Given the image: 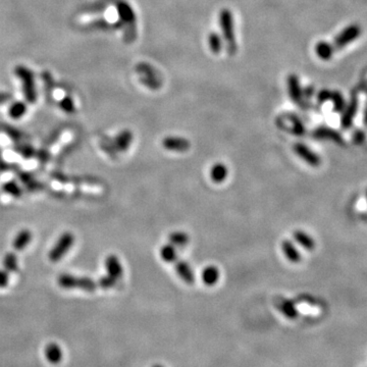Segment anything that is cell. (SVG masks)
<instances>
[{
	"label": "cell",
	"instance_id": "1",
	"mask_svg": "<svg viewBox=\"0 0 367 367\" xmlns=\"http://www.w3.org/2000/svg\"><path fill=\"white\" fill-rule=\"evenodd\" d=\"M15 75L20 79L23 86V93L25 99L28 103H36L37 101V90L35 84L34 73L25 65H17L15 69Z\"/></svg>",
	"mask_w": 367,
	"mask_h": 367
},
{
	"label": "cell",
	"instance_id": "2",
	"mask_svg": "<svg viewBox=\"0 0 367 367\" xmlns=\"http://www.w3.org/2000/svg\"><path fill=\"white\" fill-rule=\"evenodd\" d=\"M57 283L60 288L67 290L79 289L85 292H94L97 288V284L90 278H79L68 273L60 274L57 279Z\"/></svg>",
	"mask_w": 367,
	"mask_h": 367
},
{
	"label": "cell",
	"instance_id": "3",
	"mask_svg": "<svg viewBox=\"0 0 367 367\" xmlns=\"http://www.w3.org/2000/svg\"><path fill=\"white\" fill-rule=\"evenodd\" d=\"M116 8H117V14H119V17L121 20L120 22L122 23V25L126 26L125 40L127 42H132L136 37L135 12L133 8L125 1H121L117 3Z\"/></svg>",
	"mask_w": 367,
	"mask_h": 367
},
{
	"label": "cell",
	"instance_id": "4",
	"mask_svg": "<svg viewBox=\"0 0 367 367\" xmlns=\"http://www.w3.org/2000/svg\"><path fill=\"white\" fill-rule=\"evenodd\" d=\"M362 29L358 24H351L346 27L343 31H341L332 44L335 52L343 49L347 45L351 44L361 36Z\"/></svg>",
	"mask_w": 367,
	"mask_h": 367
},
{
	"label": "cell",
	"instance_id": "5",
	"mask_svg": "<svg viewBox=\"0 0 367 367\" xmlns=\"http://www.w3.org/2000/svg\"><path fill=\"white\" fill-rule=\"evenodd\" d=\"M74 243H75V236L70 232L63 233L59 237L58 241L53 246V248L50 250L48 254L49 260L51 262H53V263L58 262L65 254L70 251V249L73 247Z\"/></svg>",
	"mask_w": 367,
	"mask_h": 367
},
{
	"label": "cell",
	"instance_id": "6",
	"mask_svg": "<svg viewBox=\"0 0 367 367\" xmlns=\"http://www.w3.org/2000/svg\"><path fill=\"white\" fill-rule=\"evenodd\" d=\"M219 24L224 34V38L227 42L228 49L231 53H235L236 51V41H235V32H234V20L233 15L229 9H224L219 15Z\"/></svg>",
	"mask_w": 367,
	"mask_h": 367
},
{
	"label": "cell",
	"instance_id": "7",
	"mask_svg": "<svg viewBox=\"0 0 367 367\" xmlns=\"http://www.w3.org/2000/svg\"><path fill=\"white\" fill-rule=\"evenodd\" d=\"M288 89H289V95L293 102L297 103L301 108H306L307 104L304 101L303 90L300 87L299 79L296 75H290L288 78Z\"/></svg>",
	"mask_w": 367,
	"mask_h": 367
},
{
	"label": "cell",
	"instance_id": "8",
	"mask_svg": "<svg viewBox=\"0 0 367 367\" xmlns=\"http://www.w3.org/2000/svg\"><path fill=\"white\" fill-rule=\"evenodd\" d=\"M294 150L300 158H302L310 166L318 167L321 164V158L319 155L311 150L305 144L297 143L294 146Z\"/></svg>",
	"mask_w": 367,
	"mask_h": 367
},
{
	"label": "cell",
	"instance_id": "9",
	"mask_svg": "<svg viewBox=\"0 0 367 367\" xmlns=\"http://www.w3.org/2000/svg\"><path fill=\"white\" fill-rule=\"evenodd\" d=\"M358 106H359V102H358V97L356 94H353L350 102L348 105L345 106L344 110L342 111V117H341V126H342L344 129H349L353 125V121L355 119V116L358 111Z\"/></svg>",
	"mask_w": 367,
	"mask_h": 367
},
{
	"label": "cell",
	"instance_id": "10",
	"mask_svg": "<svg viewBox=\"0 0 367 367\" xmlns=\"http://www.w3.org/2000/svg\"><path fill=\"white\" fill-rule=\"evenodd\" d=\"M162 145L166 150L176 152H185L189 150L191 144L185 138L181 137H166L162 141Z\"/></svg>",
	"mask_w": 367,
	"mask_h": 367
},
{
	"label": "cell",
	"instance_id": "11",
	"mask_svg": "<svg viewBox=\"0 0 367 367\" xmlns=\"http://www.w3.org/2000/svg\"><path fill=\"white\" fill-rule=\"evenodd\" d=\"M105 268L107 270V274L109 277L113 278L114 280H120L123 277L124 269L121 264L120 259L115 255H109L105 259Z\"/></svg>",
	"mask_w": 367,
	"mask_h": 367
},
{
	"label": "cell",
	"instance_id": "12",
	"mask_svg": "<svg viewBox=\"0 0 367 367\" xmlns=\"http://www.w3.org/2000/svg\"><path fill=\"white\" fill-rule=\"evenodd\" d=\"M133 142V134L129 130L122 131L113 140V146L116 151L125 152L130 148V145Z\"/></svg>",
	"mask_w": 367,
	"mask_h": 367
},
{
	"label": "cell",
	"instance_id": "13",
	"mask_svg": "<svg viewBox=\"0 0 367 367\" xmlns=\"http://www.w3.org/2000/svg\"><path fill=\"white\" fill-rule=\"evenodd\" d=\"M282 250L288 260L291 261L292 263H299L301 261L300 252L290 240H285L282 242Z\"/></svg>",
	"mask_w": 367,
	"mask_h": 367
},
{
	"label": "cell",
	"instance_id": "14",
	"mask_svg": "<svg viewBox=\"0 0 367 367\" xmlns=\"http://www.w3.org/2000/svg\"><path fill=\"white\" fill-rule=\"evenodd\" d=\"M41 79L43 81L44 85V92H45V96L48 102L52 103L53 102V92L55 88V82L54 79L52 77L51 73L48 71H44L41 74Z\"/></svg>",
	"mask_w": 367,
	"mask_h": 367
},
{
	"label": "cell",
	"instance_id": "15",
	"mask_svg": "<svg viewBox=\"0 0 367 367\" xmlns=\"http://www.w3.org/2000/svg\"><path fill=\"white\" fill-rule=\"evenodd\" d=\"M122 26L123 25H122L121 22H117L116 24H110L105 20L99 19V20H95L93 22L87 24L84 29H86L88 31H90V30L105 31V30H111V29H119V28L122 27Z\"/></svg>",
	"mask_w": 367,
	"mask_h": 367
},
{
	"label": "cell",
	"instance_id": "16",
	"mask_svg": "<svg viewBox=\"0 0 367 367\" xmlns=\"http://www.w3.org/2000/svg\"><path fill=\"white\" fill-rule=\"evenodd\" d=\"M176 271L179 277L187 284H193L195 277L191 266L185 261H179L176 264Z\"/></svg>",
	"mask_w": 367,
	"mask_h": 367
},
{
	"label": "cell",
	"instance_id": "17",
	"mask_svg": "<svg viewBox=\"0 0 367 367\" xmlns=\"http://www.w3.org/2000/svg\"><path fill=\"white\" fill-rule=\"evenodd\" d=\"M45 357L51 364H58L62 359L61 348L55 343L48 344L45 347Z\"/></svg>",
	"mask_w": 367,
	"mask_h": 367
},
{
	"label": "cell",
	"instance_id": "18",
	"mask_svg": "<svg viewBox=\"0 0 367 367\" xmlns=\"http://www.w3.org/2000/svg\"><path fill=\"white\" fill-rule=\"evenodd\" d=\"M32 240V233L29 230H22L14 239L12 242V246H14L15 250L22 251L24 249L29 245V243Z\"/></svg>",
	"mask_w": 367,
	"mask_h": 367
},
{
	"label": "cell",
	"instance_id": "19",
	"mask_svg": "<svg viewBox=\"0 0 367 367\" xmlns=\"http://www.w3.org/2000/svg\"><path fill=\"white\" fill-rule=\"evenodd\" d=\"M313 136L317 139H330L338 143H342V137H341V135L337 131L330 128H318L313 132Z\"/></svg>",
	"mask_w": 367,
	"mask_h": 367
},
{
	"label": "cell",
	"instance_id": "20",
	"mask_svg": "<svg viewBox=\"0 0 367 367\" xmlns=\"http://www.w3.org/2000/svg\"><path fill=\"white\" fill-rule=\"evenodd\" d=\"M294 239L300 246H302L304 249H306V250L312 251L313 249L315 248V241L313 240L311 236H309L307 233L303 231H296L294 233Z\"/></svg>",
	"mask_w": 367,
	"mask_h": 367
},
{
	"label": "cell",
	"instance_id": "21",
	"mask_svg": "<svg viewBox=\"0 0 367 367\" xmlns=\"http://www.w3.org/2000/svg\"><path fill=\"white\" fill-rule=\"evenodd\" d=\"M315 53L321 60H330L332 59L335 50L331 43H327L325 41H320L315 45Z\"/></svg>",
	"mask_w": 367,
	"mask_h": 367
},
{
	"label": "cell",
	"instance_id": "22",
	"mask_svg": "<svg viewBox=\"0 0 367 367\" xmlns=\"http://www.w3.org/2000/svg\"><path fill=\"white\" fill-rule=\"evenodd\" d=\"M201 279L207 286H213L219 280V270L217 267L210 265L203 269L201 273Z\"/></svg>",
	"mask_w": 367,
	"mask_h": 367
},
{
	"label": "cell",
	"instance_id": "23",
	"mask_svg": "<svg viewBox=\"0 0 367 367\" xmlns=\"http://www.w3.org/2000/svg\"><path fill=\"white\" fill-rule=\"evenodd\" d=\"M228 167L222 163H216L210 168V178L214 183H222L228 177Z\"/></svg>",
	"mask_w": 367,
	"mask_h": 367
},
{
	"label": "cell",
	"instance_id": "24",
	"mask_svg": "<svg viewBox=\"0 0 367 367\" xmlns=\"http://www.w3.org/2000/svg\"><path fill=\"white\" fill-rule=\"evenodd\" d=\"M27 104L22 102V101H17L15 103H12L11 105L8 108V114L14 120H19L21 117H23L26 112H27Z\"/></svg>",
	"mask_w": 367,
	"mask_h": 367
},
{
	"label": "cell",
	"instance_id": "25",
	"mask_svg": "<svg viewBox=\"0 0 367 367\" xmlns=\"http://www.w3.org/2000/svg\"><path fill=\"white\" fill-rule=\"evenodd\" d=\"M160 256L161 258L167 262V263H172V262L176 261L177 259V251L174 245L167 244L161 247L160 249Z\"/></svg>",
	"mask_w": 367,
	"mask_h": 367
},
{
	"label": "cell",
	"instance_id": "26",
	"mask_svg": "<svg viewBox=\"0 0 367 367\" xmlns=\"http://www.w3.org/2000/svg\"><path fill=\"white\" fill-rule=\"evenodd\" d=\"M168 240L174 246L183 247L189 243V236L184 232H174L169 235Z\"/></svg>",
	"mask_w": 367,
	"mask_h": 367
},
{
	"label": "cell",
	"instance_id": "27",
	"mask_svg": "<svg viewBox=\"0 0 367 367\" xmlns=\"http://www.w3.org/2000/svg\"><path fill=\"white\" fill-rule=\"evenodd\" d=\"M3 266L8 272H17L19 269L17 255L12 252L7 253L3 259Z\"/></svg>",
	"mask_w": 367,
	"mask_h": 367
},
{
	"label": "cell",
	"instance_id": "28",
	"mask_svg": "<svg viewBox=\"0 0 367 367\" xmlns=\"http://www.w3.org/2000/svg\"><path fill=\"white\" fill-rule=\"evenodd\" d=\"M331 101L334 104V110L336 112H342L346 106V102L344 99V96L342 95L341 92L335 90L332 92V97Z\"/></svg>",
	"mask_w": 367,
	"mask_h": 367
},
{
	"label": "cell",
	"instance_id": "29",
	"mask_svg": "<svg viewBox=\"0 0 367 367\" xmlns=\"http://www.w3.org/2000/svg\"><path fill=\"white\" fill-rule=\"evenodd\" d=\"M280 309L286 316H288L291 319L295 318L298 315L297 309H296L294 303L290 300H284L283 302L280 304Z\"/></svg>",
	"mask_w": 367,
	"mask_h": 367
},
{
	"label": "cell",
	"instance_id": "30",
	"mask_svg": "<svg viewBox=\"0 0 367 367\" xmlns=\"http://www.w3.org/2000/svg\"><path fill=\"white\" fill-rule=\"evenodd\" d=\"M289 120L292 124V133L297 135V136H302L305 134V127L303 125V123L300 121V119L298 116L296 115H291L289 117Z\"/></svg>",
	"mask_w": 367,
	"mask_h": 367
},
{
	"label": "cell",
	"instance_id": "31",
	"mask_svg": "<svg viewBox=\"0 0 367 367\" xmlns=\"http://www.w3.org/2000/svg\"><path fill=\"white\" fill-rule=\"evenodd\" d=\"M208 44L209 47H210V50L213 52V53L217 54L220 52L221 47H222V42L221 39L218 34L216 33H211L208 37Z\"/></svg>",
	"mask_w": 367,
	"mask_h": 367
},
{
	"label": "cell",
	"instance_id": "32",
	"mask_svg": "<svg viewBox=\"0 0 367 367\" xmlns=\"http://www.w3.org/2000/svg\"><path fill=\"white\" fill-rule=\"evenodd\" d=\"M59 107L65 112L69 114H73L76 112V106H75V102L72 97L70 96H65L59 101Z\"/></svg>",
	"mask_w": 367,
	"mask_h": 367
},
{
	"label": "cell",
	"instance_id": "33",
	"mask_svg": "<svg viewBox=\"0 0 367 367\" xmlns=\"http://www.w3.org/2000/svg\"><path fill=\"white\" fill-rule=\"evenodd\" d=\"M3 190L8 195H11L12 197H15V198H20L23 194L22 189L17 185L15 182L5 183L3 185Z\"/></svg>",
	"mask_w": 367,
	"mask_h": 367
},
{
	"label": "cell",
	"instance_id": "34",
	"mask_svg": "<svg viewBox=\"0 0 367 367\" xmlns=\"http://www.w3.org/2000/svg\"><path fill=\"white\" fill-rule=\"evenodd\" d=\"M21 180L22 182L25 184L26 186L28 187L29 190L31 191H36V190H39L41 189L40 188V184H39L38 182H36L34 179H32V177L28 174H22L21 175Z\"/></svg>",
	"mask_w": 367,
	"mask_h": 367
},
{
	"label": "cell",
	"instance_id": "35",
	"mask_svg": "<svg viewBox=\"0 0 367 367\" xmlns=\"http://www.w3.org/2000/svg\"><path fill=\"white\" fill-rule=\"evenodd\" d=\"M104 9H105V5L102 2L87 4L81 8L83 12H87V14H97V12H102Z\"/></svg>",
	"mask_w": 367,
	"mask_h": 367
},
{
	"label": "cell",
	"instance_id": "36",
	"mask_svg": "<svg viewBox=\"0 0 367 367\" xmlns=\"http://www.w3.org/2000/svg\"><path fill=\"white\" fill-rule=\"evenodd\" d=\"M116 284V280H114L113 278L109 277V275H104V277H102L99 281H98V285L100 288H102V289H110V288H113Z\"/></svg>",
	"mask_w": 367,
	"mask_h": 367
},
{
	"label": "cell",
	"instance_id": "37",
	"mask_svg": "<svg viewBox=\"0 0 367 367\" xmlns=\"http://www.w3.org/2000/svg\"><path fill=\"white\" fill-rule=\"evenodd\" d=\"M331 97H332V91H330L329 89H322L318 92L317 101L319 103H324L326 101H331Z\"/></svg>",
	"mask_w": 367,
	"mask_h": 367
},
{
	"label": "cell",
	"instance_id": "38",
	"mask_svg": "<svg viewBox=\"0 0 367 367\" xmlns=\"http://www.w3.org/2000/svg\"><path fill=\"white\" fill-rule=\"evenodd\" d=\"M4 131L5 133L14 140H20L22 138V133L20 132V131L14 127H10V126H6L4 128Z\"/></svg>",
	"mask_w": 367,
	"mask_h": 367
},
{
	"label": "cell",
	"instance_id": "39",
	"mask_svg": "<svg viewBox=\"0 0 367 367\" xmlns=\"http://www.w3.org/2000/svg\"><path fill=\"white\" fill-rule=\"evenodd\" d=\"M17 149V148H16ZM24 157H26V158H30V157L34 156V153H35V150L32 146H28V145H23V146H20L18 149H17Z\"/></svg>",
	"mask_w": 367,
	"mask_h": 367
},
{
	"label": "cell",
	"instance_id": "40",
	"mask_svg": "<svg viewBox=\"0 0 367 367\" xmlns=\"http://www.w3.org/2000/svg\"><path fill=\"white\" fill-rule=\"evenodd\" d=\"M353 141H354V143L357 144V145H360V144H362L365 141L364 132H362L361 130H357L353 135Z\"/></svg>",
	"mask_w": 367,
	"mask_h": 367
},
{
	"label": "cell",
	"instance_id": "41",
	"mask_svg": "<svg viewBox=\"0 0 367 367\" xmlns=\"http://www.w3.org/2000/svg\"><path fill=\"white\" fill-rule=\"evenodd\" d=\"M8 285V275L5 271L0 270V288H5Z\"/></svg>",
	"mask_w": 367,
	"mask_h": 367
},
{
	"label": "cell",
	"instance_id": "42",
	"mask_svg": "<svg viewBox=\"0 0 367 367\" xmlns=\"http://www.w3.org/2000/svg\"><path fill=\"white\" fill-rule=\"evenodd\" d=\"M12 99V95L7 92H0V104H4Z\"/></svg>",
	"mask_w": 367,
	"mask_h": 367
},
{
	"label": "cell",
	"instance_id": "43",
	"mask_svg": "<svg viewBox=\"0 0 367 367\" xmlns=\"http://www.w3.org/2000/svg\"><path fill=\"white\" fill-rule=\"evenodd\" d=\"M364 124L367 126V104H366L365 110H364Z\"/></svg>",
	"mask_w": 367,
	"mask_h": 367
},
{
	"label": "cell",
	"instance_id": "44",
	"mask_svg": "<svg viewBox=\"0 0 367 367\" xmlns=\"http://www.w3.org/2000/svg\"><path fill=\"white\" fill-rule=\"evenodd\" d=\"M366 199H367V191H366Z\"/></svg>",
	"mask_w": 367,
	"mask_h": 367
}]
</instances>
